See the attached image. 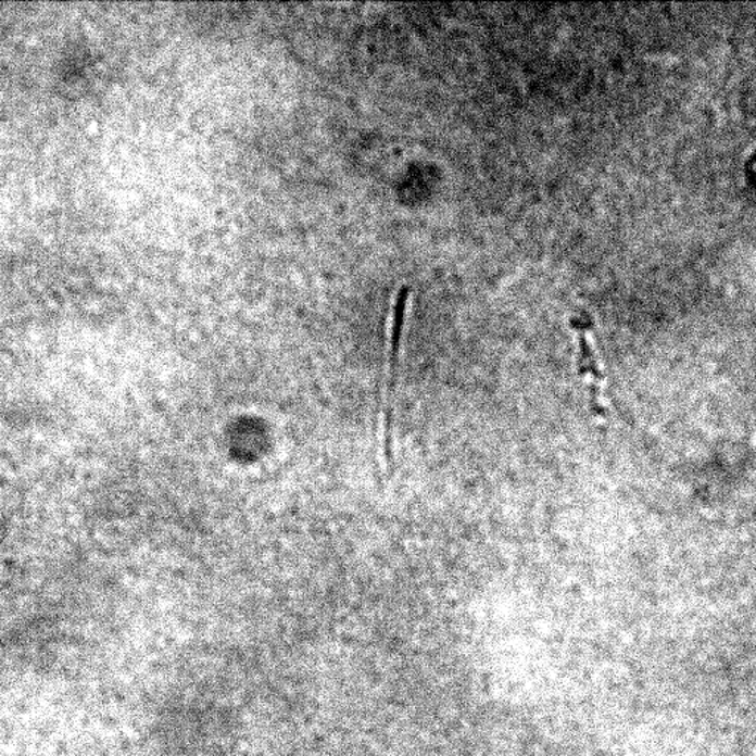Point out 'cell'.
Listing matches in <instances>:
<instances>
[{
    "label": "cell",
    "instance_id": "obj_1",
    "mask_svg": "<svg viewBox=\"0 0 756 756\" xmlns=\"http://www.w3.org/2000/svg\"><path fill=\"white\" fill-rule=\"evenodd\" d=\"M411 289L401 287L390 319L388 356H386L383 392H381L380 425L381 445L386 466H392L394 458L393 431H394V400H396L398 374H400V361L402 340L408 312Z\"/></svg>",
    "mask_w": 756,
    "mask_h": 756
},
{
    "label": "cell",
    "instance_id": "obj_2",
    "mask_svg": "<svg viewBox=\"0 0 756 756\" xmlns=\"http://www.w3.org/2000/svg\"><path fill=\"white\" fill-rule=\"evenodd\" d=\"M578 373L589 393L591 411L597 418H606L607 408L604 404V377L597 352L587 328L578 327Z\"/></svg>",
    "mask_w": 756,
    "mask_h": 756
}]
</instances>
